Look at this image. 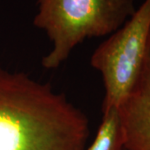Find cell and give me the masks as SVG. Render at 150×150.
<instances>
[{
    "label": "cell",
    "mask_w": 150,
    "mask_h": 150,
    "mask_svg": "<svg viewBox=\"0 0 150 150\" xmlns=\"http://www.w3.org/2000/svg\"><path fill=\"white\" fill-rule=\"evenodd\" d=\"M88 150H124L123 128L118 108L103 112L101 124Z\"/></svg>",
    "instance_id": "cell-5"
},
{
    "label": "cell",
    "mask_w": 150,
    "mask_h": 150,
    "mask_svg": "<svg viewBox=\"0 0 150 150\" xmlns=\"http://www.w3.org/2000/svg\"><path fill=\"white\" fill-rule=\"evenodd\" d=\"M125 150H150V35L144 64L118 108Z\"/></svg>",
    "instance_id": "cell-4"
},
{
    "label": "cell",
    "mask_w": 150,
    "mask_h": 150,
    "mask_svg": "<svg viewBox=\"0 0 150 150\" xmlns=\"http://www.w3.org/2000/svg\"><path fill=\"white\" fill-rule=\"evenodd\" d=\"M89 122L48 83L0 68V150H85Z\"/></svg>",
    "instance_id": "cell-1"
},
{
    "label": "cell",
    "mask_w": 150,
    "mask_h": 150,
    "mask_svg": "<svg viewBox=\"0 0 150 150\" xmlns=\"http://www.w3.org/2000/svg\"><path fill=\"white\" fill-rule=\"evenodd\" d=\"M34 25L43 29L52 48L42 59L55 69L86 38L112 34L134 14V0H37Z\"/></svg>",
    "instance_id": "cell-2"
},
{
    "label": "cell",
    "mask_w": 150,
    "mask_h": 150,
    "mask_svg": "<svg viewBox=\"0 0 150 150\" xmlns=\"http://www.w3.org/2000/svg\"><path fill=\"white\" fill-rule=\"evenodd\" d=\"M124 150H125V149H124Z\"/></svg>",
    "instance_id": "cell-6"
},
{
    "label": "cell",
    "mask_w": 150,
    "mask_h": 150,
    "mask_svg": "<svg viewBox=\"0 0 150 150\" xmlns=\"http://www.w3.org/2000/svg\"><path fill=\"white\" fill-rule=\"evenodd\" d=\"M150 35V0H144L121 28L91 57L102 75L105 96L102 111L119 108L132 90L144 64Z\"/></svg>",
    "instance_id": "cell-3"
}]
</instances>
